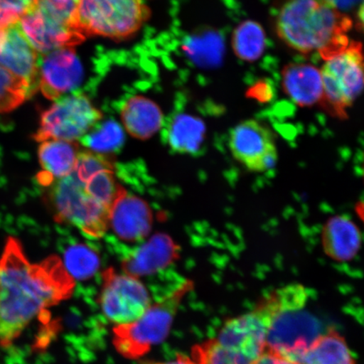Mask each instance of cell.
I'll use <instances>...</instances> for the list:
<instances>
[{
  "label": "cell",
  "instance_id": "d6986e66",
  "mask_svg": "<svg viewBox=\"0 0 364 364\" xmlns=\"http://www.w3.org/2000/svg\"><path fill=\"white\" fill-rule=\"evenodd\" d=\"M362 236L358 227L347 216H336L323 229L322 245L325 252L338 262H348L360 249Z\"/></svg>",
  "mask_w": 364,
  "mask_h": 364
},
{
  "label": "cell",
  "instance_id": "ffe728a7",
  "mask_svg": "<svg viewBox=\"0 0 364 364\" xmlns=\"http://www.w3.org/2000/svg\"><path fill=\"white\" fill-rule=\"evenodd\" d=\"M121 118L127 133L140 140L151 138L164 122L161 108L141 95H135L122 105Z\"/></svg>",
  "mask_w": 364,
  "mask_h": 364
},
{
  "label": "cell",
  "instance_id": "f1b7e54d",
  "mask_svg": "<svg viewBox=\"0 0 364 364\" xmlns=\"http://www.w3.org/2000/svg\"><path fill=\"white\" fill-rule=\"evenodd\" d=\"M58 8L71 13L74 12L76 0H49Z\"/></svg>",
  "mask_w": 364,
  "mask_h": 364
},
{
  "label": "cell",
  "instance_id": "277c9868",
  "mask_svg": "<svg viewBox=\"0 0 364 364\" xmlns=\"http://www.w3.org/2000/svg\"><path fill=\"white\" fill-rule=\"evenodd\" d=\"M192 289V282L186 281L166 297L151 304L138 320L129 325L116 326L113 343L117 351L122 357L138 359L165 341L182 299Z\"/></svg>",
  "mask_w": 364,
  "mask_h": 364
},
{
  "label": "cell",
  "instance_id": "ac0fdd59",
  "mask_svg": "<svg viewBox=\"0 0 364 364\" xmlns=\"http://www.w3.org/2000/svg\"><path fill=\"white\" fill-rule=\"evenodd\" d=\"M79 145L63 140H46L41 143L38 159L42 171L36 178L46 188L75 171L80 154Z\"/></svg>",
  "mask_w": 364,
  "mask_h": 364
},
{
  "label": "cell",
  "instance_id": "7402d4cb",
  "mask_svg": "<svg viewBox=\"0 0 364 364\" xmlns=\"http://www.w3.org/2000/svg\"><path fill=\"white\" fill-rule=\"evenodd\" d=\"M299 364H356L347 341L338 331L321 333L296 359Z\"/></svg>",
  "mask_w": 364,
  "mask_h": 364
},
{
  "label": "cell",
  "instance_id": "5bb4252c",
  "mask_svg": "<svg viewBox=\"0 0 364 364\" xmlns=\"http://www.w3.org/2000/svg\"><path fill=\"white\" fill-rule=\"evenodd\" d=\"M40 54L22 31L20 22L0 28V65L35 94L38 87Z\"/></svg>",
  "mask_w": 364,
  "mask_h": 364
},
{
  "label": "cell",
  "instance_id": "cb8c5ba5",
  "mask_svg": "<svg viewBox=\"0 0 364 364\" xmlns=\"http://www.w3.org/2000/svg\"><path fill=\"white\" fill-rule=\"evenodd\" d=\"M89 151L108 156L119 150L124 144V131L114 121L97 124L80 139Z\"/></svg>",
  "mask_w": 364,
  "mask_h": 364
},
{
  "label": "cell",
  "instance_id": "4316f807",
  "mask_svg": "<svg viewBox=\"0 0 364 364\" xmlns=\"http://www.w3.org/2000/svg\"><path fill=\"white\" fill-rule=\"evenodd\" d=\"M38 0H0V28L19 22Z\"/></svg>",
  "mask_w": 364,
  "mask_h": 364
},
{
  "label": "cell",
  "instance_id": "2e32d148",
  "mask_svg": "<svg viewBox=\"0 0 364 364\" xmlns=\"http://www.w3.org/2000/svg\"><path fill=\"white\" fill-rule=\"evenodd\" d=\"M178 257L179 248L170 236L156 234L127 254L122 267L126 274L139 279L166 269Z\"/></svg>",
  "mask_w": 364,
  "mask_h": 364
},
{
  "label": "cell",
  "instance_id": "8992f818",
  "mask_svg": "<svg viewBox=\"0 0 364 364\" xmlns=\"http://www.w3.org/2000/svg\"><path fill=\"white\" fill-rule=\"evenodd\" d=\"M46 197L59 224L74 226L93 239L106 234L110 209L91 197L75 172L54 181L48 186Z\"/></svg>",
  "mask_w": 364,
  "mask_h": 364
},
{
  "label": "cell",
  "instance_id": "30bf717a",
  "mask_svg": "<svg viewBox=\"0 0 364 364\" xmlns=\"http://www.w3.org/2000/svg\"><path fill=\"white\" fill-rule=\"evenodd\" d=\"M102 311L116 326L129 325L151 306L146 287L136 277L107 269L100 294Z\"/></svg>",
  "mask_w": 364,
  "mask_h": 364
},
{
  "label": "cell",
  "instance_id": "83f0119b",
  "mask_svg": "<svg viewBox=\"0 0 364 364\" xmlns=\"http://www.w3.org/2000/svg\"><path fill=\"white\" fill-rule=\"evenodd\" d=\"M256 364H299L297 363H294L293 361L289 360L284 357L280 356V355L277 354L275 353H272L270 351H267L266 350L265 352L262 355L260 358L258 359V361Z\"/></svg>",
  "mask_w": 364,
  "mask_h": 364
},
{
  "label": "cell",
  "instance_id": "ba28073f",
  "mask_svg": "<svg viewBox=\"0 0 364 364\" xmlns=\"http://www.w3.org/2000/svg\"><path fill=\"white\" fill-rule=\"evenodd\" d=\"M41 115L40 126L33 136L36 142L80 140L102 120V113L84 94L62 97Z\"/></svg>",
  "mask_w": 364,
  "mask_h": 364
},
{
  "label": "cell",
  "instance_id": "3957f363",
  "mask_svg": "<svg viewBox=\"0 0 364 364\" xmlns=\"http://www.w3.org/2000/svg\"><path fill=\"white\" fill-rule=\"evenodd\" d=\"M267 326L252 311L230 318L216 338L195 346L196 364H256L267 348Z\"/></svg>",
  "mask_w": 364,
  "mask_h": 364
},
{
  "label": "cell",
  "instance_id": "484cf974",
  "mask_svg": "<svg viewBox=\"0 0 364 364\" xmlns=\"http://www.w3.org/2000/svg\"><path fill=\"white\" fill-rule=\"evenodd\" d=\"M34 94L0 65V113L11 112Z\"/></svg>",
  "mask_w": 364,
  "mask_h": 364
},
{
  "label": "cell",
  "instance_id": "d4e9b609",
  "mask_svg": "<svg viewBox=\"0 0 364 364\" xmlns=\"http://www.w3.org/2000/svg\"><path fill=\"white\" fill-rule=\"evenodd\" d=\"M63 264L73 279L86 280L97 272L101 260L97 252L87 245L75 243L65 250Z\"/></svg>",
  "mask_w": 364,
  "mask_h": 364
},
{
  "label": "cell",
  "instance_id": "52a82bcc",
  "mask_svg": "<svg viewBox=\"0 0 364 364\" xmlns=\"http://www.w3.org/2000/svg\"><path fill=\"white\" fill-rule=\"evenodd\" d=\"M321 70L322 102L343 112L360 95L363 87V45L356 41L325 59Z\"/></svg>",
  "mask_w": 364,
  "mask_h": 364
},
{
  "label": "cell",
  "instance_id": "7c38bea8",
  "mask_svg": "<svg viewBox=\"0 0 364 364\" xmlns=\"http://www.w3.org/2000/svg\"><path fill=\"white\" fill-rule=\"evenodd\" d=\"M230 151L240 165L252 172L272 170L277 161V149L272 131L260 122L245 120L230 132Z\"/></svg>",
  "mask_w": 364,
  "mask_h": 364
},
{
  "label": "cell",
  "instance_id": "603a6c76",
  "mask_svg": "<svg viewBox=\"0 0 364 364\" xmlns=\"http://www.w3.org/2000/svg\"><path fill=\"white\" fill-rule=\"evenodd\" d=\"M232 48L240 60L252 63L262 56L266 49L265 31L258 22H241L232 34Z\"/></svg>",
  "mask_w": 364,
  "mask_h": 364
},
{
  "label": "cell",
  "instance_id": "44dd1931",
  "mask_svg": "<svg viewBox=\"0 0 364 364\" xmlns=\"http://www.w3.org/2000/svg\"><path fill=\"white\" fill-rule=\"evenodd\" d=\"M206 136V126L197 117L177 114L168 124L164 138L168 146L177 154L196 156L202 149Z\"/></svg>",
  "mask_w": 364,
  "mask_h": 364
},
{
  "label": "cell",
  "instance_id": "5b68a950",
  "mask_svg": "<svg viewBox=\"0 0 364 364\" xmlns=\"http://www.w3.org/2000/svg\"><path fill=\"white\" fill-rule=\"evenodd\" d=\"M149 16L144 0H76L73 22L85 38H125L136 33Z\"/></svg>",
  "mask_w": 364,
  "mask_h": 364
},
{
  "label": "cell",
  "instance_id": "4dcf8cb0",
  "mask_svg": "<svg viewBox=\"0 0 364 364\" xmlns=\"http://www.w3.org/2000/svg\"><path fill=\"white\" fill-rule=\"evenodd\" d=\"M1 364H35L33 363L27 362L24 358L21 357V355L13 353L9 356L6 360Z\"/></svg>",
  "mask_w": 364,
  "mask_h": 364
},
{
  "label": "cell",
  "instance_id": "f546056e",
  "mask_svg": "<svg viewBox=\"0 0 364 364\" xmlns=\"http://www.w3.org/2000/svg\"><path fill=\"white\" fill-rule=\"evenodd\" d=\"M148 364H196L193 360V358L186 356L184 354H181L177 356L175 360L167 361V362H154Z\"/></svg>",
  "mask_w": 364,
  "mask_h": 364
},
{
  "label": "cell",
  "instance_id": "9c48e42d",
  "mask_svg": "<svg viewBox=\"0 0 364 364\" xmlns=\"http://www.w3.org/2000/svg\"><path fill=\"white\" fill-rule=\"evenodd\" d=\"M19 22L40 55L59 48H75L85 39L73 22V13L49 0H38Z\"/></svg>",
  "mask_w": 364,
  "mask_h": 364
},
{
  "label": "cell",
  "instance_id": "4fadbf2b",
  "mask_svg": "<svg viewBox=\"0 0 364 364\" xmlns=\"http://www.w3.org/2000/svg\"><path fill=\"white\" fill-rule=\"evenodd\" d=\"M83 79V68L74 48H63L41 54L38 87L46 98L56 100L72 93Z\"/></svg>",
  "mask_w": 364,
  "mask_h": 364
},
{
  "label": "cell",
  "instance_id": "6da1fadb",
  "mask_svg": "<svg viewBox=\"0 0 364 364\" xmlns=\"http://www.w3.org/2000/svg\"><path fill=\"white\" fill-rule=\"evenodd\" d=\"M74 289L60 258L31 263L20 241L9 237L0 256V347L10 348L36 318Z\"/></svg>",
  "mask_w": 364,
  "mask_h": 364
},
{
  "label": "cell",
  "instance_id": "e0dca14e",
  "mask_svg": "<svg viewBox=\"0 0 364 364\" xmlns=\"http://www.w3.org/2000/svg\"><path fill=\"white\" fill-rule=\"evenodd\" d=\"M281 77L285 94L298 106L309 107L322 102L320 68L311 63H290L284 67Z\"/></svg>",
  "mask_w": 364,
  "mask_h": 364
},
{
  "label": "cell",
  "instance_id": "9a60e30c",
  "mask_svg": "<svg viewBox=\"0 0 364 364\" xmlns=\"http://www.w3.org/2000/svg\"><path fill=\"white\" fill-rule=\"evenodd\" d=\"M153 213L149 204L121 188L109 213V227L118 238L127 242H139L151 231Z\"/></svg>",
  "mask_w": 364,
  "mask_h": 364
},
{
  "label": "cell",
  "instance_id": "7a4b0ae2",
  "mask_svg": "<svg viewBox=\"0 0 364 364\" xmlns=\"http://www.w3.org/2000/svg\"><path fill=\"white\" fill-rule=\"evenodd\" d=\"M353 21L332 0H285L277 11V36L295 52L323 60L350 43Z\"/></svg>",
  "mask_w": 364,
  "mask_h": 364
},
{
  "label": "cell",
  "instance_id": "8fae6325",
  "mask_svg": "<svg viewBox=\"0 0 364 364\" xmlns=\"http://www.w3.org/2000/svg\"><path fill=\"white\" fill-rule=\"evenodd\" d=\"M321 330L320 321L306 307L288 309L268 327L266 350L294 362L322 333Z\"/></svg>",
  "mask_w": 364,
  "mask_h": 364
}]
</instances>
